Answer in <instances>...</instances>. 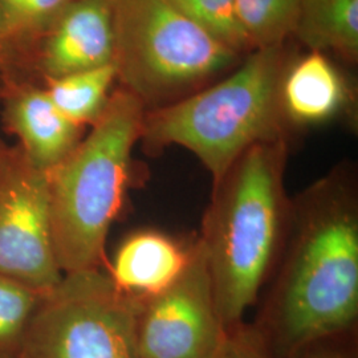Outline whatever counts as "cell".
<instances>
[{
	"mask_svg": "<svg viewBox=\"0 0 358 358\" xmlns=\"http://www.w3.org/2000/svg\"><path fill=\"white\" fill-rule=\"evenodd\" d=\"M208 358H279L252 322L245 320L224 327Z\"/></svg>",
	"mask_w": 358,
	"mask_h": 358,
	"instance_id": "obj_19",
	"label": "cell"
},
{
	"mask_svg": "<svg viewBox=\"0 0 358 358\" xmlns=\"http://www.w3.org/2000/svg\"><path fill=\"white\" fill-rule=\"evenodd\" d=\"M294 35L310 51L358 57V0H299Z\"/></svg>",
	"mask_w": 358,
	"mask_h": 358,
	"instance_id": "obj_13",
	"label": "cell"
},
{
	"mask_svg": "<svg viewBox=\"0 0 358 358\" xmlns=\"http://www.w3.org/2000/svg\"><path fill=\"white\" fill-rule=\"evenodd\" d=\"M8 148H10V146H7L4 142L1 141V138H0V166H1V164H3V161H4L6 154L8 152Z\"/></svg>",
	"mask_w": 358,
	"mask_h": 358,
	"instance_id": "obj_22",
	"label": "cell"
},
{
	"mask_svg": "<svg viewBox=\"0 0 358 358\" xmlns=\"http://www.w3.org/2000/svg\"><path fill=\"white\" fill-rule=\"evenodd\" d=\"M75 0H0L10 38L45 31Z\"/></svg>",
	"mask_w": 358,
	"mask_h": 358,
	"instance_id": "obj_18",
	"label": "cell"
},
{
	"mask_svg": "<svg viewBox=\"0 0 358 358\" xmlns=\"http://www.w3.org/2000/svg\"><path fill=\"white\" fill-rule=\"evenodd\" d=\"M223 329L205 248L195 238L178 279L142 301L137 319L138 358H208Z\"/></svg>",
	"mask_w": 358,
	"mask_h": 358,
	"instance_id": "obj_8",
	"label": "cell"
},
{
	"mask_svg": "<svg viewBox=\"0 0 358 358\" xmlns=\"http://www.w3.org/2000/svg\"><path fill=\"white\" fill-rule=\"evenodd\" d=\"M145 113L137 96L115 90L87 137L48 173L52 241L63 273L108 266L106 239L124 205Z\"/></svg>",
	"mask_w": 358,
	"mask_h": 358,
	"instance_id": "obj_3",
	"label": "cell"
},
{
	"mask_svg": "<svg viewBox=\"0 0 358 358\" xmlns=\"http://www.w3.org/2000/svg\"><path fill=\"white\" fill-rule=\"evenodd\" d=\"M8 40H11L10 35H8V28H7V24H6L3 13H1V10H0V50H1L3 44H4L6 41H8Z\"/></svg>",
	"mask_w": 358,
	"mask_h": 358,
	"instance_id": "obj_21",
	"label": "cell"
},
{
	"mask_svg": "<svg viewBox=\"0 0 358 358\" xmlns=\"http://www.w3.org/2000/svg\"><path fill=\"white\" fill-rule=\"evenodd\" d=\"M192 244L159 231H138L118 247L106 272L120 291L145 301L178 279Z\"/></svg>",
	"mask_w": 358,
	"mask_h": 358,
	"instance_id": "obj_11",
	"label": "cell"
},
{
	"mask_svg": "<svg viewBox=\"0 0 358 358\" xmlns=\"http://www.w3.org/2000/svg\"><path fill=\"white\" fill-rule=\"evenodd\" d=\"M235 4L254 50L282 47L294 32L299 0H235Z\"/></svg>",
	"mask_w": 358,
	"mask_h": 358,
	"instance_id": "obj_15",
	"label": "cell"
},
{
	"mask_svg": "<svg viewBox=\"0 0 358 358\" xmlns=\"http://www.w3.org/2000/svg\"><path fill=\"white\" fill-rule=\"evenodd\" d=\"M141 306L105 269L64 273L40 296L17 358H138Z\"/></svg>",
	"mask_w": 358,
	"mask_h": 358,
	"instance_id": "obj_6",
	"label": "cell"
},
{
	"mask_svg": "<svg viewBox=\"0 0 358 358\" xmlns=\"http://www.w3.org/2000/svg\"><path fill=\"white\" fill-rule=\"evenodd\" d=\"M287 157L288 140L257 143L213 186L198 238L223 327L255 307L280 255L291 210Z\"/></svg>",
	"mask_w": 358,
	"mask_h": 358,
	"instance_id": "obj_2",
	"label": "cell"
},
{
	"mask_svg": "<svg viewBox=\"0 0 358 358\" xmlns=\"http://www.w3.org/2000/svg\"><path fill=\"white\" fill-rule=\"evenodd\" d=\"M252 324L279 358L357 331L358 185L345 165L291 198L282 251Z\"/></svg>",
	"mask_w": 358,
	"mask_h": 358,
	"instance_id": "obj_1",
	"label": "cell"
},
{
	"mask_svg": "<svg viewBox=\"0 0 358 358\" xmlns=\"http://www.w3.org/2000/svg\"><path fill=\"white\" fill-rule=\"evenodd\" d=\"M280 99L288 127H312L341 115L350 92L325 53L310 51L284 71Z\"/></svg>",
	"mask_w": 358,
	"mask_h": 358,
	"instance_id": "obj_12",
	"label": "cell"
},
{
	"mask_svg": "<svg viewBox=\"0 0 358 358\" xmlns=\"http://www.w3.org/2000/svg\"><path fill=\"white\" fill-rule=\"evenodd\" d=\"M4 128L19 140L17 148L40 170L60 165L83 138L84 128L68 120L44 88L10 83L1 92Z\"/></svg>",
	"mask_w": 358,
	"mask_h": 358,
	"instance_id": "obj_10",
	"label": "cell"
},
{
	"mask_svg": "<svg viewBox=\"0 0 358 358\" xmlns=\"http://www.w3.org/2000/svg\"><path fill=\"white\" fill-rule=\"evenodd\" d=\"M117 78L113 63L56 78H45L44 90L63 115L81 128L92 127L110 99Z\"/></svg>",
	"mask_w": 358,
	"mask_h": 358,
	"instance_id": "obj_14",
	"label": "cell"
},
{
	"mask_svg": "<svg viewBox=\"0 0 358 358\" xmlns=\"http://www.w3.org/2000/svg\"><path fill=\"white\" fill-rule=\"evenodd\" d=\"M180 13L231 51H255L239 22L235 0H170Z\"/></svg>",
	"mask_w": 358,
	"mask_h": 358,
	"instance_id": "obj_16",
	"label": "cell"
},
{
	"mask_svg": "<svg viewBox=\"0 0 358 358\" xmlns=\"http://www.w3.org/2000/svg\"><path fill=\"white\" fill-rule=\"evenodd\" d=\"M284 71L282 47L255 50L215 85L146 109L140 141L150 154L169 146L187 149L215 186L250 148L288 140L280 99Z\"/></svg>",
	"mask_w": 358,
	"mask_h": 358,
	"instance_id": "obj_4",
	"label": "cell"
},
{
	"mask_svg": "<svg viewBox=\"0 0 358 358\" xmlns=\"http://www.w3.org/2000/svg\"><path fill=\"white\" fill-rule=\"evenodd\" d=\"M115 35L109 0H75L44 31L38 68L45 78L112 64Z\"/></svg>",
	"mask_w": 358,
	"mask_h": 358,
	"instance_id": "obj_9",
	"label": "cell"
},
{
	"mask_svg": "<svg viewBox=\"0 0 358 358\" xmlns=\"http://www.w3.org/2000/svg\"><path fill=\"white\" fill-rule=\"evenodd\" d=\"M41 294L23 282L0 275V358H17Z\"/></svg>",
	"mask_w": 358,
	"mask_h": 358,
	"instance_id": "obj_17",
	"label": "cell"
},
{
	"mask_svg": "<svg viewBox=\"0 0 358 358\" xmlns=\"http://www.w3.org/2000/svg\"><path fill=\"white\" fill-rule=\"evenodd\" d=\"M291 358H358L357 331L316 341Z\"/></svg>",
	"mask_w": 358,
	"mask_h": 358,
	"instance_id": "obj_20",
	"label": "cell"
},
{
	"mask_svg": "<svg viewBox=\"0 0 358 358\" xmlns=\"http://www.w3.org/2000/svg\"><path fill=\"white\" fill-rule=\"evenodd\" d=\"M0 275L44 294L62 280L52 241L50 178L22 150L0 166Z\"/></svg>",
	"mask_w": 358,
	"mask_h": 358,
	"instance_id": "obj_7",
	"label": "cell"
},
{
	"mask_svg": "<svg viewBox=\"0 0 358 358\" xmlns=\"http://www.w3.org/2000/svg\"><path fill=\"white\" fill-rule=\"evenodd\" d=\"M0 52H1V50H0Z\"/></svg>",
	"mask_w": 358,
	"mask_h": 358,
	"instance_id": "obj_23",
	"label": "cell"
},
{
	"mask_svg": "<svg viewBox=\"0 0 358 358\" xmlns=\"http://www.w3.org/2000/svg\"><path fill=\"white\" fill-rule=\"evenodd\" d=\"M109 4L117 78L146 109L186 97L239 59L170 0H109Z\"/></svg>",
	"mask_w": 358,
	"mask_h": 358,
	"instance_id": "obj_5",
	"label": "cell"
}]
</instances>
